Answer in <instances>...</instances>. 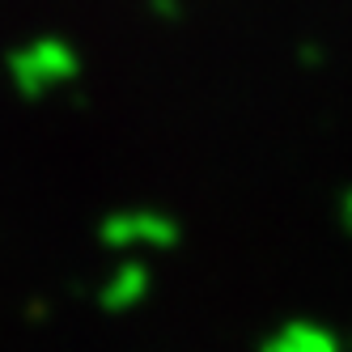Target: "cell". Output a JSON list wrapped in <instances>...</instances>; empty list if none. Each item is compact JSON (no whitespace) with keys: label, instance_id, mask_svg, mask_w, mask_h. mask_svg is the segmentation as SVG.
Masks as SVG:
<instances>
[{"label":"cell","instance_id":"obj_1","mask_svg":"<svg viewBox=\"0 0 352 352\" xmlns=\"http://www.w3.org/2000/svg\"><path fill=\"white\" fill-rule=\"evenodd\" d=\"M77 72H81V60L72 52V43L56 34H38L9 56V81L26 102H43L47 94L68 85Z\"/></svg>","mask_w":352,"mask_h":352},{"label":"cell","instance_id":"obj_6","mask_svg":"<svg viewBox=\"0 0 352 352\" xmlns=\"http://www.w3.org/2000/svg\"><path fill=\"white\" fill-rule=\"evenodd\" d=\"M153 9L166 13V17H179V0H153Z\"/></svg>","mask_w":352,"mask_h":352},{"label":"cell","instance_id":"obj_3","mask_svg":"<svg viewBox=\"0 0 352 352\" xmlns=\"http://www.w3.org/2000/svg\"><path fill=\"white\" fill-rule=\"evenodd\" d=\"M148 289H153V276H148V267L136 263V259H128V263H119V267L111 272V280H107L102 289H98V306L111 310V314L132 310V306H140V301L148 297Z\"/></svg>","mask_w":352,"mask_h":352},{"label":"cell","instance_id":"obj_2","mask_svg":"<svg viewBox=\"0 0 352 352\" xmlns=\"http://www.w3.org/2000/svg\"><path fill=\"white\" fill-rule=\"evenodd\" d=\"M98 238L115 250H162L179 242V221L157 208H119L98 225Z\"/></svg>","mask_w":352,"mask_h":352},{"label":"cell","instance_id":"obj_5","mask_svg":"<svg viewBox=\"0 0 352 352\" xmlns=\"http://www.w3.org/2000/svg\"><path fill=\"white\" fill-rule=\"evenodd\" d=\"M340 225H344V230L352 234V191H348V195L340 199Z\"/></svg>","mask_w":352,"mask_h":352},{"label":"cell","instance_id":"obj_4","mask_svg":"<svg viewBox=\"0 0 352 352\" xmlns=\"http://www.w3.org/2000/svg\"><path fill=\"white\" fill-rule=\"evenodd\" d=\"M263 352H340V344L318 322H289L263 344Z\"/></svg>","mask_w":352,"mask_h":352}]
</instances>
